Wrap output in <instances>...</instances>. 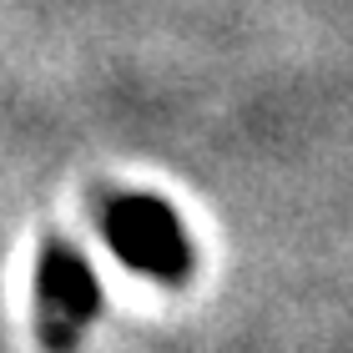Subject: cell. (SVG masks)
I'll return each mask as SVG.
<instances>
[{"label":"cell","mask_w":353,"mask_h":353,"mask_svg":"<svg viewBox=\"0 0 353 353\" xmlns=\"http://www.w3.org/2000/svg\"><path fill=\"white\" fill-rule=\"evenodd\" d=\"M101 237L111 243V252L162 283H182L192 272V237L176 222V212L152 197V192H117L101 202Z\"/></svg>","instance_id":"6da1fadb"},{"label":"cell","mask_w":353,"mask_h":353,"mask_svg":"<svg viewBox=\"0 0 353 353\" xmlns=\"http://www.w3.org/2000/svg\"><path fill=\"white\" fill-rule=\"evenodd\" d=\"M101 313V283L71 243H46L36 268V339L46 353H76L91 318Z\"/></svg>","instance_id":"7a4b0ae2"}]
</instances>
